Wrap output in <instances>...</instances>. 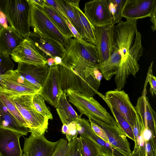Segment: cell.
<instances>
[{
  "label": "cell",
  "instance_id": "f907efd6",
  "mask_svg": "<svg viewBox=\"0 0 156 156\" xmlns=\"http://www.w3.org/2000/svg\"><path fill=\"white\" fill-rule=\"evenodd\" d=\"M99 156H110L108 155L102 153H101Z\"/></svg>",
  "mask_w": 156,
  "mask_h": 156
},
{
  "label": "cell",
  "instance_id": "ee69618b",
  "mask_svg": "<svg viewBox=\"0 0 156 156\" xmlns=\"http://www.w3.org/2000/svg\"><path fill=\"white\" fill-rule=\"evenodd\" d=\"M156 10H155L150 16V20L152 25L151 26V29L153 32L156 30Z\"/></svg>",
  "mask_w": 156,
  "mask_h": 156
},
{
  "label": "cell",
  "instance_id": "f546056e",
  "mask_svg": "<svg viewBox=\"0 0 156 156\" xmlns=\"http://www.w3.org/2000/svg\"><path fill=\"white\" fill-rule=\"evenodd\" d=\"M79 138L82 156H99L101 153L98 146L91 140L81 136Z\"/></svg>",
  "mask_w": 156,
  "mask_h": 156
},
{
  "label": "cell",
  "instance_id": "d6a6232c",
  "mask_svg": "<svg viewBox=\"0 0 156 156\" xmlns=\"http://www.w3.org/2000/svg\"><path fill=\"white\" fill-rule=\"evenodd\" d=\"M32 101L35 109L38 113L48 120L53 119L51 113L39 92L33 95Z\"/></svg>",
  "mask_w": 156,
  "mask_h": 156
},
{
  "label": "cell",
  "instance_id": "83f0119b",
  "mask_svg": "<svg viewBox=\"0 0 156 156\" xmlns=\"http://www.w3.org/2000/svg\"><path fill=\"white\" fill-rule=\"evenodd\" d=\"M78 10L82 39L95 45V27L90 22L80 8Z\"/></svg>",
  "mask_w": 156,
  "mask_h": 156
},
{
  "label": "cell",
  "instance_id": "f6af8a7d",
  "mask_svg": "<svg viewBox=\"0 0 156 156\" xmlns=\"http://www.w3.org/2000/svg\"><path fill=\"white\" fill-rule=\"evenodd\" d=\"M33 4L37 5L43 8L46 5L45 0H30Z\"/></svg>",
  "mask_w": 156,
  "mask_h": 156
},
{
  "label": "cell",
  "instance_id": "ffe728a7",
  "mask_svg": "<svg viewBox=\"0 0 156 156\" xmlns=\"http://www.w3.org/2000/svg\"><path fill=\"white\" fill-rule=\"evenodd\" d=\"M49 66L47 64L38 65L23 62L18 63L16 70L27 80L41 89L48 76Z\"/></svg>",
  "mask_w": 156,
  "mask_h": 156
},
{
  "label": "cell",
  "instance_id": "4fadbf2b",
  "mask_svg": "<svg viewBox=\"0 0 156 156\" xmlns=\"http://www.w3.org/2000/svg\"><path fill=\"white\" fill-rule=\"evenodd\" d=\"M105 133L109 143L126 156H130L132 152L126 135L120 126H113L93 118H89Z\"/></svg>",
  "mask_w": 156,
  "mask_h": 156
},
{
  "label": "cell",
  "instance_id": "f1b7e54d",
  "mask_svg": "<svg viewBox=\"0 0 156 156\" xmlns=\"http://www.w3.org/2000/svg\"><path fill=\"white\" fill-rule=\"evenodd\" d=\"M0 99L18 121L23 126L29 128L26 121L15 105L10 94L1 86Z\"/></svg>",
  "mask_w": 156,
  "mask_h": 156
},
{
  "label": "cell",
  "instance_id": "44dd1931",
  "mask_svg": "<svg viewBox=\"0 0 156 156\" xmlns=\"http://www.w3.org/2000/svg\"><path fill=\"white\" fill-rule=\"evenodd\" d=\"M145 128H147L156 137V114L151 106L146 94H143L137 100L135 107Z\"/></svg>",
  "mask_w": 156,
  "mask_h": 156
},
{
  "label": "cell",
  "instance_id": "d590c367",
  "mask_svg": "<svg viewBox=\"0 0 156 156\" xmlns=\"http://www.w3.org/2000/svg\"><path fill=\"white\" fill-rule=\"evenodd\" d=\"M70 145V142L69 143L67 140L63 138L60 139V141L52 156H66Z\"/></svg>",
  "mask_w": 156,
  "mask_h": 156
},
{
  "label": "cell",
  "instance_id": "7dc6e473",
  "mask_svg": "<svg viewBox=\"0 0 156 156\" xmlns=\"http://www.w3.org/2000/svg\"><path fill=\"white\" fill-rule=\"evenodd\" d=\"M130 156H140L137 147H134V149Z\"/></svg>",
  "mask_w": 156,
  "mask_h": 156
},
{
  "label": "cell",
  "instance_id": "8992f818",
  "mask_svg": "<svg viewBox=\"0 0 156 156\" xmlns=\"http://www.w3.org/2000/svg\"><path fill=\"white\" fill-rule=\"evenodd\" d=\"M66 93L68 102L75 106L80 112L88 118H93L106 123L113 126H120L115 120L93 97L86 96L71 89Z\"/></svg>",
  "mask_w": 156,
  "mask_h": 156
},
{
  "label": "cell",
  "instance_id": "277c9868",
  "mask_svg": "<svg viewBox=\"0 0 156 156\" xmlns=\"http://www.w3.org/2000/svg\"><path fill=\"white\" fill-rule=\"evenodd\" d=\"M30 7L29 0H0V10L9 26L24 38L30 32Z\"/></svg>",
  "mask_w": 156,
  "mask_h": 156
},
{
  "label": "cell",
  "instance_id": "7402d4cb",
  "mask_svg": "<svg viewBox=\"0 0 156 156\" xmlns=\"http://www.w3.org/2000/svg\"><path fill=\"white\" fill-rule=\"evenodd\" d=\"M24 39L10 26L3 27L0 32V52L10 55Z\"/></svg>",
  "mask_w": 156,
  "mask_h": 156
},
{
  "label": "cell",
  "instance_id": "ac0fdd59",
  "mask_svg": "<svg viewBox=\"0 0 156 156\" xmlns=\"http://www.w3.org/2000/svg\"><path fill=\"white\" fill-rule=\"evenodd\" d=\"M75 122L80 136L87 138L93 141L99 147L101 153L110 156H126L96 135L88 120L80 117Z\"/></svg>",
  "mask_w": 156,
  "mask_h": 156
},
{
  "label": "cell",
  "instance_id": "b9f144b4",
  "mask_svg": "<svg viewBox=\"0 0 156 156\" xmlns=\"http://www.w3.org/2000/svg\"><path fill=\"white\" fill-rule=\"evenodd\" d=\"M66 23L73 34L74 37L79 40H82L80 34L78 32L75 27L72 24L69 20L68 19L65 18Z\"/></svg>",
  "mask_w": 156,
  "mask_h": 156
},
{
  "label": "cell",
  "instance_id": "74e56055",
  "mask_svg": "<svg viewBox=\"0 0 156 156\" xmlns=\"http://www.w3.org/2000/svg\"><path fill=\"white\" fill-rule=\"evenodd\" d=\"M145 141V156H156V137L152 136Z\"/></svg>",
  "mask_w": 156,
  "mask_h": 156
},
{
  "label": "cell",
  "instance_id": "d6986e66",
  "mask_svg": "<svg viewBox=\"0 0 156 156\" xmlns=\"http://www.w3.org/2000/svg\"><path fill=\"white\" fill-rule=\"evenodd\" d=\"M23 135L16 131L0 128V156H22L20 139Z\"/></svg>",
  "mask_w": 156,
  "mask_h": 156
},
{
  "label": "cell",
  "instance_id": "52a82bcc",
  "mask_svg": "<svg viewBox=\"0 0 156 156\" xmlns=\"http://www.w3.org/2000/svg\"><path fill=\"white\" fill-rule=\"evenodd\" d=\"M29 1L31 5L30 26L33 31L59 43L66 49L69 46V40L60 32L42 8Z\"/></svg>",
  "mask_w": 156,
  "mask_h": 156
},
{
  "label": "cell",
  "instance_id": "484cf974",
  "mask_svg": "<svg viewBox=\"0 0 156 156\" xmlns=\"http://www.w3.org/2000/svg\"><path fill=\"white\" fill-rule=\"evenodd\" d=\"M121 61V57L117 51L113 50L111 56L104 62L98 64L96 67L107 80H110L115 75Z\"/></svg>",
  "mask_w": 156,
  "mask_h": 156
},
{
  "label": "cell",
  "instance_id": "9c48e42d",
  "mask_svg": "<svg viewBox=\"0 0 156 156\" xmlns=\"http://www.w3.org/2000/svg\"><path fill=\"white\" fill-rule=\"evenodd\" d=\"M100 97L117 109L132 127L133 126L137 114L128 95L124 90L116 89L107 91L105 96L101 94Z\"/></svg>",
  "mask_w": 156,
  "mask_h": 156
},
{
  "label": "cell",
  "instance_id": "7a4b0ae2",
  "mask_svg": "<svg viewBox=\"0 0 156 156\" xmlns=\"http://www.w3.org/2000/svg\"><path fill=\"white\" fill-rule=\"evenodd\" d=\"M62 63L67 66L82 71L90 76L100 73L96 66L100 63L95 45L83 40L69 39V44Z\"/></svg>",
  "mask_w": 156,
  "mask_h": 156
},
{
  "label": "cell",
  "instance_id": "4316f807",
  "mask_svg": "<svg viewBox=\"0 0 156 156\" xmlns=\"http://www.w3.org/2000/svg\"><path fill=\"white\" fill-rule=\"evenodd\" d=\"M42 9L51 22L63 35L69 40L74 37L65 18L59 13L46 4Z\"/></svg>",
  "mask_w": 156,
  "mask_h": 156
},
{
  "label": "cell",
  "instance_id": "e0dca14e",
  "mask_svg": "<svg viewBox=\"0 0 156 156\" xmlns=\"http://www.w3.org/2000/svg\"><path fill=\"white\" fill-rule=\"evenodd\" d=\"M60 139L55 142L48 140L44 134L25 138L23 151L29 156H52Z\"/></svg>",
  "mask_w": 156,
  "mask_h": 156
},
{
  "label": "cell",
  "instance_id": "d4e9b609",
  "mask_svg": "<svg viewBox=\"0 0 156 156\" xmlns=\"http://www.w3.org/2000/svg\"><path fill=\"white\" fill-rule=\"evenodd\" d=\"M73 26L80 35L79 9L80 0H56Z\"/></svg>",
  "mask_w": 156,
  "mask_h": 156
},
{
  "label": "cell",
  "instance_id": "60d3db41",
  "mask_svg": "<svg viewBox=\"0 0 156 156\" xmlns=\"http://www.w3.org/2000/svg\"><path fill=\"white\" fill-rule=\"evenodd\" d=\"M46 4L51 7L59 13L65 18L67 19L66 15L57 2L56 0H45Z\"/></svg>",
  "mask_w": 156,
  "mask_h": 156
},
{
  "label": "cell",
  "instance_id": "5b68a950",
  "mask_svg": "<svg viewBox=\"0 0 156 156\" xmlns=\"http://www.w3.org/2000/svg\"><path fill=\"white\" fill-rule=\"evenodd\" d=\"M8 92L28 124L31 134L34 136H38L47 132L48 120L35 109L32 101L33 95H16Z\"/></svg>",
  "mask_w": 156,
  "mask_h": 156
},
{
  "label": "cell",
  "instance_id": "3957f363",
  "mask_svg": "<svg viewBox=\"0 0 156 156\" xmlns=\"http://www.w3.org/2000/svg\"><path fill=\"white\" fill-rule=\"evenodd\" d=\"M61 76V87L65 92L71 89L86 96L93 97L98 92L102 76L100 74L90 76L84 72L66 66L62 63L58 65Z\"/></svg>",
  "mask_w": 156,
  "mask_h": 156
},
{
  "label": "cell",
  "instance_id": "cb8c5ba5",
  "mask_svg": "<svg viewBox=\"0 0 156 156\" xmlns=\"http://www.w3.org/2000/svg\"><path fill=\"white\" fill-rule=\"evenodd\" d=\"M57 112L63 124L69 125L79 117L67 100L66 93L62 91L56 106Z\"/></svg>",
  "mask_w": 156,
  "mask_h": 156
},
{
  "label": "cell",
  "instance_id": "8fae6325",
  "mask_svg": "<svg viewBox=\"0 0 156 156\" xmlns=\"http://www.w3.org/2000/svg\"><path fill=\"white\" fill-rule=\"evenodd\" d=\"M33 44L38 53L47 61L58 56L62 60L66 54V49L59 43L36 32L30 31L25 38Z\"/></svg>",
  "mask_w": 156,
  "mask_h": 156
},
{
  "label": "cell",
  "instance_id": "4dcf8cb0",
  "mask_svg": "<svg viewBox=\"0 0 156 156\" xmlns=\"http://www.w3.org/2000/svg\"><path fill=\"white\" fill-rule=\"evenodd\" d=\"M105 101L109 108L115 119L119 124L126 136L134 141L132 127L117 109L112 106L107 101Z\"/></svg>",
  "mask_w": 156,
  "mask_h": 156
},
{
  "label": "cell",
  "instance_id": "681fc988",
  "mask_svg": "<svg viewBox=\"0 0 156 156\" xmlns=\"http://www.w3.org/2000/svg\"><path fill=\"white\" fill-rule=\"evenodd\" d=\"M22 156H29L28 153L26 152H24V154Z\"/></svg>",
  "mask_w": 156,
  "mask_h": 156
},
{
  "label": "cell",
  "instance_id": "7c38bea8",
  "mask_svg": "<svg viewBox=\"0 0 156 156\" xmlns=\"http://www.w3.org/2000/svg\"><path fill=\"white\" fill-rule=\"evenodd\" d=\"M62 92L58 66L54 64L49 67L48 76L39 93L45 101L55 107Z\"/></svg>",
  "mask_w": 156,
  "mask_h": 156
},
{
  "label": "cell",
  "instance_id": "5bb4252c",
  "mask_svg": "<svg viewBox=\"0 0 156 156\" xmlns=\"http://www.w3.org/2000/svg\"><path fill=\"white\" fill-rule=\"evenodd\" d=\"M156 10V0H126L122 14L126 20L150 17Z\"/></svg>",
  "mask_w": 156,
  "mask_h": 156
},
{
  "label": "cell",
  "instance_id": "30bf717a",
  "mask_svg": "<svg viewBox=\"0 0 156 156\" xmlns=\"http://www.w3.org/2000/svg\"><path fill=\"white\" fill-rule=\"evenodd\" d=\"M83 9L85 16L94 27L114 24L108 0L89 1L85 3Z\"/></svg>",
  "mask_w": 156,
  "mask_h": 156
},
{
  "label": "cell",
  "instance_id": "7bdbcfd3",
  "mask_svg": "<svg viewBox=\"0 0 156 156\" xmlns=\"http://www.w3.org/2000/svg\"><path fill=\"white\" fill-rule=\"evenodd\" d=\"M7 22L5 15L0 10V23L3 27L7 28L9 26L7 24Z\"/></svg>",
  "mask_w": 156,
  "mask_h": 156
},
{
  "label": "cell",
  "instance_id": "bcb514c9",
  "mask_svg": "<svg viewBox=\"0 0 156 156\" xmlns=\"http://www.w3.org/2000/svg\"><path fill=\"white\" fill-rule=\"evenodd\" d=\"M68 125L66 124H63L62 126L61 132L63 134L66 135L67 133L68 130Z\"/></svg>",
  "mask_w": 156,
  "mask_h": 156
},
{
  "label": "cell",
  "instance_id": "9a60e30c",
  "mask_svg": "<svg viewBox=\"0 0 156 156\" xmlns=\"http://www.w3.org/2000/svg\"><path fill=\"white\" fill-rule=\"evenodd\" d=\"M115 25L95 27V46L100 63L108 59L113 52Z\"/></svg>",
  "mask_w": 156,
  "mask_h": 156
},
{
  "label": "cell",
  "instance_id": "ab89813d",
  "mask_svg": "<svg viewBox=\"0 0 156 156\" xmlns=\"http://www.w3.org/2000/svg\"><path fill=\"white\" fill-rule=\"evenodd\" d=\"M89 121L90 122L92 129L95 134L106 142L109 144L108 137L104 132L90 119H89Z\"/></svg>",
  "mask_w": 156,
  "mask_h": 156
},
{
  "label": "cell",
  "instance_id": "816d5d0a",
  "mask_svg": "<svg viewBox=\"0 0 156 156\" xmlns=\"http://www.w3.org/2000/svg\"><path fill=\"white\" fill-rule=\"evenodd\" d=\"M2 28H3V27L1 25V24L0 23V32Z\"/></svg>",
  "mask_w": 156,
  "mask_h": 156
},
{
  "label": "cell",
  "instance_id": "f35d334b",
  "mask_svg": "<svg viewBox=\"0 0 156 156\" xmlns=\"http://www.w3.org/2000/svg\"><path fill=\"white\" fill-rule=\"evenodd\" d=\"M68 125V130L66 134V138L69 143L77 137L78 134L77 130L76 122H73Z\"/></svg>",
  "mask_w": 156,
  "mask_h": 156
},
{
  "label": "cell",
  "instance_id": "2e32d148",
  "mask_svg": "<svg viewBox=\"0 0 156 156\" xmlns=\"http://www.w3.org/2000/svg\"><path fill=\"white\" fill-rule=\"evenodd\" d=\"M10 55L11 58L18 63L43 66L47 64V61L38 53L32 43L27 38H24Z\"/></svg>",
  "mask_w": 156,
  "mask_h": 156
},
{
  "label": "cell",
  "instance_id": "1f68e13d",
  "mask_svg": "<svg viewBox=\"0 0 156 156\" xmlns=\"http://www.w3.org/2000/svg\"><path fill=\"white\" fill-rule=\"evenodd\" d=\"M126 0H108V7L111 14L113 24L121 21L123 9Z\"/></svg>",
  "mask_w": 156,
  "mask_h": 156
},
{
  "label": "cell",
  "instance_id": "6da1fadb",
  "mask_svg": "<svg viewBox=\"0 0 156 156\" xmlns=\"http://www.w3.org/2000/svg\"><path fill=\"white\" fill-rule=\"evenodd\" d=\"M137 20L121 21L114 29L113 50L121 57L115 77L117 89H122L130 75L135 76L140 69L138 62L143 56L141 34L137 30Z\"/></svg>",
  "mask_w": 156,
  "mask_h": 156
},
{
  "label": "cell",
  "instance_id": "603a6c76",
  "mask_svg": "<svg viewBox=\"0 0 156 156\" xmlns=\"http://www.w3.org/2000/svg\"><path fill=\"white\" fill-rule=\"evenodd\" d=\"M0 128L16 131L26 135L29 128L20 124L13 116L0 99Z\"/></svg>",
  "mask_w": 156,
  "mask_h": 156
},
{
  "label": "cell",
  "instance_id": "836d02e7",
  "mask_svg": "<svg viewBox=\"0 0 156 156\" xmlns=\"http://www.w3.org/2000/svg\"><path fill=\"white\" fill-rule=\"evenodd\" d=\"M15 64L10 58L9 55L0 52V80L1 76L7 71L13 70Z\"/></svg>",
  "mask_w": 156,
  "mask_h": 156
},
{
  "label": "cell",
  "instance_id": "8d00e7d4",
  "mask_svg": "<svg viewBox=\"0 0 156 156\" xmlns=\"http://www.w3.org/2000/svg\"><path fill=\"white\" fill-rule=\"evenodd\" d=\"M71 145L66 156H82L79 138L76 137L70 142Z\"/></svg>",
  "mask_w": 156,
  "mask_h": 156
},
{
  "label": "cell",
  "instance_id": "e575fe53",
  "mask_svg": "<svg viewBox=\"0 0 156 156\" xmlns=\"http://www.w3.org/2000/svg\"><path fill=\"white\" fill-rule=\"evenodd\" d=\"M153 61L151 63L148 68L147 76L142 94H147L146 87L148 82L150 85V91L152 96L156 94V77L153 75L152 67Z\"/></svg>",
  "mask_w": 156,
  "mask_h": 156
},
{
  "label": "cell",
  "instance_id": "ba28073f",
  "mask_svg": "<svg viewBox=\"0 0 156 156\" xmlns=\"http://www.w3.org/2000/svg\"><path fill=\"white\" fill-rule=\"evenodd\" d=\"M0 86L16 95H34L41 90L27 80L16 69L9 70L1 76Z\"/></svg>",
  "mask_w": 156,
  "mask_h": 156
},
{
  "label": "cell",
  "instance_id": "c3c4849f",
  "mask_svg": "<svg viewBox=\"0 0 156 156\" xmlns=\"http://www.w3.org/2000/svg\"><path fill=\"white\" fill-rule=\"evenodd\" d=\"M54 61L55 64L58 65L62 63V60L60 57L56 56L54 58Z\"/></svg>",
  "mask_w": 156,
  "mask_h": 156
}]
</instances>
